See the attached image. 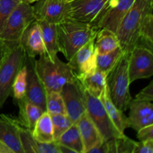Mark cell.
<instances>
[{"mask_svg": "<svg viewBox=\"0 0 153 153\" xmlns=\"http://www.w3.org/2000/svg\"><path fill=\"white\" fill-rule=\"evenodd\" d=\"M136 141L128 138L124 134L121 137L110 140L111 153H133Z\"/></svg>", "mask_w": 153, "mask_h": 153, "instance_id": "31", "label": "cell"}, {"mask_svg": "<svg viewBox=\"0 0 153 153\" xmlns=\"http://www.w3.org/2000/svg\"><path fill=\"white\" fill-rule=\"evenodd\" d=\"M32 135L37 141L41 143L54 141L52 118L48 112H43L40 117L32 130Z\"/></svg>", "mask_w": 153, "mask_h": 153, "instance_id": "24", "label": "cell"}, {"mask_svg": "<svg viewBox=\"0 0 153 153\" xmlns=\"http://www.w3.org/2000/svg\"><path fill=\"white\" fill-rule=\"evenodd\" d=\"M35 60V58L25 55L24 64L27 70V85L25 97L22 99L36 105L45 112L46 91L36 70Z\"/></svg>", "mask_w": 153, "mask_h": 153, "instance_id": "11", "label": "cell"}, {"mask_svg": "<svg viewBox=\"0 0 153 153\" xmlns=\"http://www.w3.org/2000/svg\"><path fill=\"white\" fill-rule=\"evenodd\" d=\"M136 100H144V101L152 102L153 100V82H150L146 88L141 90L135 97Z\"/></svg>", "mask_w": 153, "mask_h": 153, "instance_id": "35", "label": "cell"}, {"mask_svg": "<svg viewBox=\"0 0 153 153\" xmlns=\"http://www.w3.org/2000/svg\"><path fill=\"white\" fill-rule=\"evenodd\" d=\"M68 1H73V0H67Z\"/></svg>", "mask_w": 153, "mask_h": 153, "instance_id": "39", "label": "cell"}, {"mask_svg": "<svg viewBox=\"0 0 153 153\" xmlns=\"http://www.w3.org/2000/svg\"><path fill=\"white\" fill-rule=\"evenodd\" d=\"M19 106L18 121L21 125L32 131L43 111L36 105L22 99L16 101Z\"/></svg>", "mask_w": 153, "mask_h": 153, "instance_id": "20", "label": "cell"}, {"mask_svg": "<svg viewBox=\"0 0 153 153\" xmlns=\"http://www.w3.org/2000/svg\"><path fill=\"white\" fill-rule=\"evenodd\" d=\"M25 52L18 42L5 52L0 60V108L12 94L13 81L24 65Z\"/></svg>", "mask_w": 153, "mask_h": 153, "instance_id": "5", "label": "cell"}, {"mask_svg": "<svg viewBox=\"0 0 153 153\" xmlns=\"http://www.w3.org/2000/svg\"><path fill=\"white\" fill-rule=\"evenodd\" d=\"M0 153H24L19 139L17 119L10 115L0 116Z\"/></svg>", "mask_w": 153, "mask_h": 153, "instance_id": "13", "label": "cell"}, {"mask_svg": "<svg viewBox=\"0 0 153 153\" xmlns=\"http://www.w3.org/2000/svg\"><path fill=\"white\" fill-rule=\"evenodd\" d=\"M52 126H53L54 141L56 142L60 136L68 129L73 123L67 114L51 115Z\"/></svg>", "mask_w": 153, "mask_h": 153, "instance_id": "30", "label": "cell"}, {"mask_svg": "<svg viewBox=\"0 0 153 153\" xmlns=\"http://www.w3.org/2000/svg\"><path fill=\"white\" fill-rule=\"evenodd\" d=\"M130 52H123L122 56L107 76V86L111 100L117 108L126 111L131 100L128 77Z\"/></svg>", "mask_w": 153, "mask_h": 153, "instance_id": "4", "label": "cell"}, {"mask_svg": "<svg viewBox=\"0 0 153 153\" xmlns=\"http://www.w3.org/2000/svg\"><path fill=\"white\" fill-rule=\"evenodd\" d=\"M134 0H111L101 14L91 24L98 29L106 28L117 34L121 21Z\"/></svg>", "mask_w": 153, "mask_h": 153, "instance_id": "9", "label": "cell"}, {"mask_svg": "<svg viewBox=\"0 0 153 153\" xmlns=\"http://www.w3.org/2000/svg\"><path fill=\"white\" fill-rule=\"evenodd\" d=\"M128 117V127L138 131L143 127L153 125V105L152 102L131 100Z\"/></svg>", "mask_w": 153, "mask_h": 153, "instance_id": "16", "label": "cell"}, {"mask_svg": "<svg viewBox=\"0 0 153 153\" xmlns=\"http://www.w3.org/2000/svg\"><path fill=\"white\" fill-rule=\"evenodd\" d=\"M60 94L65 105L67 114L73 123H76L82 114L86 111L83 87L76 76L62 87Z\"/></svg>", "mask_w": 153, "mask_h": 153, "instance_id": "8", "label": "cell"}, {"mask_svg": "<svg viewBox=\"0 0 153 153\" xmlns=\"http://www.w3.org/2000/svg\"><path fill=\"white\" fill-rule=\"evenodd\" d=\"M19 135L24 153H37L38 141L34 138L32 131L21 125L17 120Z\"/></svg>", "mask_w": 153, "mask_h": 153, "instance_id": "29", "label": "cell"}, {"mask_svg": "<svg viewBox=\"0 0 153 153\" xmlns=\"http://www.w3.org/2000/svg\"><path fill=\"white\" fill-rule=\"evenodd\" d=\"M153 51L135 46L128 58V77L130 83L138 79H147L153 75Z\"/></svg>", "mask_w": 153, "mask_h": 153, "instance_id": "10", "label": "cell"}, {"mask_svg": "<svg viewBox=\"0 0 153 153\" xmlns=\"http://www.w3.org/2000/svg\"><path fill=\"white\" fill-rule=\"evenodd\" d=\"M26 76L27 70L25 64L20 69L13 81V86H12V94L13 98L17 100H22L25 94L26 91Z\"/></svg>", "mask_w": 153, "mask_h": 153, "instance_id": "32", "label": "cell"}, {"mask_svg": "<svg viewBox=\"0 0 153 153\" xmlns=\"http://www.w3.org/2000/svg\"><path fill=\"white\" fill-rule=\"evenodd\" d=\"M97 55L94 37L82 46L68 61V64L77 79L97 70Z\"/></svg>", "mask_w": 153, "mask_h": 153, "instance_id": "14", "label": "cell"}, {"mask_svg": "<svg viewBox=\"0 0 153 153\" xmlns=\"http://www.w3.org/2000/svg\"><path fill=\"white\" fill-rule=\"evenodd\" d=\"M18 42H8L3 40L0 39V60L3 57V55L5 54V52L10 49V47L17 43Z\"/></svg>", "mask_w": 153, "mask_h": 153, "instance_id": "37", "label": "cell"}, {"mask_svg": "<svg viewBox=\"0 0 153 153\" xmlns=\"http://www.w3.org/2000/svg\"><path fill=\"white\" fill-rule=\"evenodd\" d=\"M78 79L88 92L99 99L107 85V75L98 70Z\"/></svg>", "mask_w": 153, "mask_h": 153, "instance_id": "21", "label": "cell"}, {"mask_svg": "<svg viewBox=\"0 0 153 153\" xmlns=\"http://www.w3.org/2000/svg\"><path fill=\"white\" fill-rule=\"evenodd\" d=\"M25 55L35 58L37 55L45 53L42 31L40 25L36 20L33 21L24 31L19 40Z\"/></svg>", "mask_w": 153, "mask_h": 153, "instance_id": "17", "label": "cell"}, {"mask_svg": "<svg viewBox=\"0 0 153 153\" xmlns=\"http://www.w3.org/2000/svg\"><path fill=\"white\" fill-rule=\"evenodd\" d=\"M137 131V137L140 141L153 140V125L143 127Z\"/></svg>", "mask_w": 153, "mask_h": 153, "instance_id": "36", "label": "cell"}, {"mask_svg": "<svg viewBox=\"0 0 153 153\" xmlns=\"http://www.w3.org/2000/svg\"><path fill=\"white\" fill-rule=\"evenodd\" d=\"M34 20L33 6L21 1L6 20L0 32V39L8 42H19L24 31Z\"/></svg>", "mask_w": 153, "mask_h": 153, "instance_id": "7", "label": "cell"}, {"mask_svg": "<svg viewBox=\"0 0 153 153\" xmlns=\"http://www.w3.org/2000/svg\"><path fill=\"white\" fill-rule=\"evenodd\" d=\"M111 0H73L70 1L67 18L92 23L105 10Z\"/></svg>", "mask_w": 153, "mask_h": 153, "instance_id": "15", "label": "cell"}, {"mask_svg": "<svg viewBox=\"0 0 153 153\" xmlns=\"http://www.w3.org/2000/svg\"><path fill=\"white\" fill-rule=\"evenodd\" d=\"M22 0H0V32L13 9Z\"/></svg>", "mask_w": 153, "mask_h": 153, "instance_id": "33", "label": "cell"}, {"mask_svg": "<svg viewBox=\"0 0 153 153\" xmlns=\"http://www.w3.org/2000/svg\"><path fill=\"white\" fill-rule=\"evenodd\" d=\"M46 112L50 115L67 114L64 100L60 92L49 91L46 95Z\"/></svg>", "mask_w": 153, "mask_h": 153, "instance_id": "28", "label": "cell"}, {"mask_svg": "<svg viewBox=\"0 0 153 153\" xmlns=\"http://www.w3.org/2000/svg\"><path fill=\"white\" fill-rule=\"evenodd\" d=\"M35 67L46 92H60L67 82L76 78L68 63L63 62L58 57L52 61L46 52L40 55L38 60H35Z\"/></svg>", "mask_w": 153, "mask_h": 153, "instance_id": "3", "label": "cell"}, {"mask_svg": "<svg viewBox=\"0 0 153 153\" xmlns=\"http://www.w3.org/2000/svg\"><path fill=\"white\" fill-rule=\"evenodd\" d=\"M117 34L106 28L99 29L95 37V49L98 55H103L120 47Z\"/></svg>", "mask_w": 153, "mask_h": 153, "instance_id": "23", "label": "cell"}, {"mask_svg": "<svg viewBox=\"0 0 153 153\" xmlns=\"http://www.w3.org/2000/svg\"><path fill=\"white\" fill-rule=\"evenodd\" d=\"M37 21V20H36ZM40 25L42 31L43 43H44L46 53L52 61L58 57L59 52L57 41L56 24L49 23L44 21H37Z\"/></svg>", "mask_w": 153, "mask_h": 153, "instance_id": "22", "label": "cell"}, {"mask_svg": "<svg viewBox=\"0 0 153 153\" xmlns=\"http://www.w3.org/2000/svg\"><path fill=\"white\" fill-rule=\"evenodd\" d=\"M153 10V0H134L119 25L117 34L123 52H131L135 46L140 28Z\"/></svg>", "mask_w": 153, "mask_h": 153, "instance_id": "2", "label": "cell"}, {"mask_svg": "<svg viewBox=\"0 0 153 153\" xmlns=\"http://www.w3.org/2000/svg\"><path fill=\"white\" fill-rule=\"evenodd\" d=\"M135 46H142L153 51V13H149L140 28Z\"/></svg>", "mask_w": 153, "mask_h": 153, "instance_id": "27", "label": "cell"}, {"mask_svg": "<svg viewBox=\"0 0 153 153\" xmlns=\"http://www.w3.org/2000/svg\"><path fill=\"white\" fill-rule=\"evenodd\" d=\"M56 142L58 144L70 148L75 153H84L83 142L76 123L72 124L71 126L60 136Z\"/></svg>", "mask_w": 153, "mask_h": 153, "instance_id": "25", "label": "cell"}, {"mask_svg": "<svg viewBox=\"0 0 153 153\" xmlns=\"http://www.w3.org/2000/svg\"><path fill=\"white\" fill-rule=\"evenodd\" d=\"M56 29L58 49L67 61L82 46L96 37L99 31L93 24L70 18L57 24Z\"/></svg>", "mask_w": 153, "mask_h": 153, "instance_id": "1", "label": "cell"}, {"mask_svg": "<svg viewBox=\"0 0 153 153\" xmlns=\"http://www.w3.org/2000/svg\"><path fill=\"white\" fill-rule=\"evenodd\" d=\"M100 99L102 102L109 117L113 122L114 125L116 126V128H117L120 132L124 134L125 130L128 127V117L125 116L123 111H120L115 106L112 100H111L107 85H106L102 95L100 96Z\"/></svg>", "mask_w": 153, "mask_h": 153, "instance_id": "19", "label": "cell"}, {"mask_svg": "<svg viewBox=\"0 0 153 153\" xmlns=\"http://www.w3.org/2000/svg\"><path fill=\"white\" fill-rule=\"evenodd\" d=\"M153 140L136 142L133 153H152Z\"/></svg>", "mask_w": 153, "mask_h": 153, "instance_id": "34", "label": "cell"}, {"mask_svg": "<svg viewBox=\"0 0 153 153\" xmlns=\"http://www.w3.org/2000/svg\"><path fill=\"white\" fill-rule=\"evenodd\" d=\"M123 51L121 47L117 48L114 50L103 55H97V70L105 73L108 76L115 64L122 56Z\"/></svg>", "mask_w": 153, "mask_h": 153, "instance_id": "26", "label": "cell"}, {"mask_svg": "<svg viewBox=\"0 0 153 153\" xmlns=\"http://www.w3.org/2000/svg\"><path fill=\"white\" fill-rule=\"evenodd\" d=\"M22 1H25V2H28V3H34V2H36V1H37V0H22Z\"/></svg>", "mask_w": 153, "mask_h": 153, "instance_id": "38", "label": "cell"}, {"mask_svg": "<svg viewBox=\"0 0 153 153\" xmlns=\"http://www.w3.org/2000/svg\"><path fill=\"white\" fill-rule=\"evenodd\" d=\"M76 123L83 142L84 153H87L96 145L103 141L100 131L89 117L87 111L82 114Z\"/></svg>", "mask_w": 153, "mask_h": 153, "instance_id": "18", "label": "cell"}, {"mask_svg": "<svg viewBox=\"0 0 153 153\" xmlns=\"http://www.w3.org/2000/svg\"><path fill=\"white\" fill-rule=\"evenodd\" d=\"M84 100L88 115L100 131L103 141L121 137L122 134L114 125L100 99L91 95L83 88Z\"/></svg>", "mask_w": 153, "mask_h": 153, "instance_id": "6", "label": "cell"}, {"mask_svg": "<svg viewBox=\"0 0 153 153\" xmlns=\"http://www.w3.org/2000/svg\"><path fill=\"white\" fill-rule=\"evenodd\" d=\"M70 1L67 0H37L33 5L34 19L52 24H58L67 17Z\"/></svg>", "mask_w": 153, "mask_h": 153, "instance_id": "12", "label": "cell"}]
</instances>
